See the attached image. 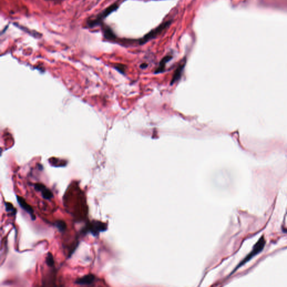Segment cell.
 Segmentation results:
<instances>
[{
	"label": "cell",
	"mask_w": 287,
	"mask_h": 287,
	"mask_svg": "<svg viewBox=\"0 0 287 287\" xmlns=\"http://www.w3.org/2000/svg\"><path fill=\"white\" fill-rule=\"evenodd\" d=\"M265 245V240L263 236H262L258 241L257 243L254 245V246L251 252L246 256L245 259H244L242 261L237 267L236 269H237V268H238L239 267L242 266L243 265H244L247 262H248L249 260H250V259H251L255 255H256L259 253H260V252H261V251L263 250Z\"/></svg>",
	"instance_id": "obj_4"
},
{
	"label": "cell",
	"mask_w": 287,
	"mask_h": 287,
	"mask_svg": "<svg viewBox=\"0 0 287 287\" xmlns=\"http://www.w3.org/2000/svg\"><path fill=\"white\" fill-rule=\"evenodd\" d=\"M184 66H185V63L182 64V65H180L178 66V67L176 69V71L175 72V74H174V76H173V77L172 78L171 84H174V83H175L177 80H178V79H180V75H181L182 71L183 69H184Z\"/></svg>",
	"instance_id": "obj_9"
},
{
	"label": "cell",
	"mask_w": 287,
	"mask_h": 287,
	"mask_svg": "<svg viewBox=\"0 0 287 287\" xmlns=\"http://www.w3.org/2000/svg\"><path fill=\"white\" fill-rule=\"evenodd\" d=\"M119 7V5L117 3H113L111 5V6L107 7V9H105L103 12L101 13L99 15H98V16L96 17V19L94 20H90L88 21V25L89 27H93L95 26L101 24L102 23V21L103 20L104 18H106L108 15H110L111 13L115 11Z\"/></svg>",
	"instance_id": "obj_1"
},
{
	"label": "cell",
	"mask_w": 287,
	"mask_h": 287,
	"mask_svg": "<svg viewBox=\"0 0 287 287\" xmlns=\"http://www.w3.org/2000/svg\"><path fill=\"white\" fill-rule=\"evenodd\" d=\"M172 59V57L171 56H167L164 57L160 61V65H159V67L157 69L156 73H159V72H163L164 70L166 63Z\"/></svg>",
	"instance_id": "obj_8"
},
{
	"label": "cell",
	"mask_w": 287,
	"mask_h": 287,
	"mask_svg": "<svg viewBox=\"0 0 287 287\" xmlns=\"http://www.w3.org/2000/svg\"><path fill=\"white\" fill-rule=\"evenodd\" d=\"M5 208H6L7 212H9L14 215L16 214V209L14 207L12 204L10 202H5Z\"/></svg>",
	"instance_id": "obj_12"
},
{
	"label": "cell",
	"mask_w": 287,
	"mask_h": 287,
	"mask_svg": "<svg viewBox=\"0 0 287 287\" xmlns=\"http://www.w3.org/2000/svg\"><path fill=\"white\" fill-rule=\"evenodd\" d=\"M16 199L18 203L20 206V207L29 214L31 219L33 220H34L36 217L34 214V210L32 207L27 203V201H25V200L23 198L21 197L20 196H16Z\"/></svg>",
	"instance_id": "obj_5"
},
{
	"label": "cell",
	"mask_w": 287,
	"mask_h": 287,
	"mask_svg": "<svg viewBox=\"0 0 287 287\" xmlns=\"http://www.w3.org/2000/svg\"><path fill=\"white\" fill-rule=\"evenodd\" d=\"M34 189L37 191L41 193V196L46 200H50L54 197V195L50 189H48L45 185L42 184H36L34 185Z\"/></svg>",
	"instance_id": "obj_6"
},
{
	"label": "cell",
	"mask_w": 287,
	"mask_h": 287,
	"mask_svg": "<svg viewBox=\"0 0 287 287\" xmlns=\"http://www.w3.org/2000/svg\"><path fill=\"white\" fill-rule=\"evenodd\" d=\"M171 23V21H167L160 24L159 27H157L155 29L151 30V32H150L147 34H146L142 38V39H141L140 42V44L141 45L144 44L149 41L157 37V36L159 35L163 30H164L167 27H168Z\"/></svg>",
	"instance_id": "obj_2"
},
{
	"label": "cell",
	"mask_w": 287,
	"mask_h": 287,
	"mask_svg": "<svg viewBox=\"0 0 287 287\" xmlns=\"http://www.w3.org/2000/svg\"><path fill=\"white\" fill-rule=\"evenodd\" d=\"M95 280V276L93 274H88L84 275L83 277L77 279L75 281L76 284L79 285H90L92 284Z\"/></svg>",
	"instance_id": "obj_7"
},
{
	"label": "cell",
	"mask_w": 287,
	"mask_h": 287,
	"mask_svg": "<svg viewBox=\"0 0 287 287\" xmlns=\"http://www.w3.org/2000/svg\"><path fill=\"white\" fill-rule=\"evenodd\" d=\"M103 33L104 37L106 38L107 39L113 40L115 38V34L113 32L111 29L108 27H105L104 28Z\"/></svg>",
	"instance_id": "obj_10"
},
{
	"label": "cell",
	"mask_w": 287,
	"mask_h": 287,
	"mask_svg": "<svg viewBox=\"0 0 287 287\" xmlns=\"http://www.w3.org/2000/svg\"><path fill=\"white\" fill-rule=\"evenodd\" d=\"M106 224L98 220H93L87 225L85 230L90 232L93 236L97 237L101 232H103L107 230Z\"/></svg>",
	"instance_id": "obj_3"
},
{
	"label": "cell",
	"mask_w": 287,
	"mask_h": 287,
	"mask_svg": "<svg viewBox=\"0 0 287 287\" xmlns=\"http://www.w3.org/2000/svg\"><path fill=\"white\" fill-rule=\"evenodd\" d=\"M46 263L47 264L49 267H54V256L50 252H48L47 255V257L46 259Z\"/></svg>",
	"instance_id": "obj_13"
},
{
	"label": "cell",
	"mask_w": 287,
	"mask_h": 287,
	"mask_svg": "<svg viewBox=\"0 0 287 287\" xmlns=\"http://www.w3.org/2000/svg\"><path fill=\"white\" fill-rule=\"evenodd\" d=\"M55 226L59 229V231L61 232H63L65 231L67 228V225L65 222L62 220H59L55 223Z\"/></svg>",
	"instance_id": "obj_11"
}]
</instances>
